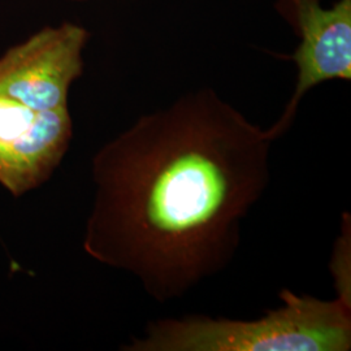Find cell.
<instances>
[{
    "instance_id": "5",
    "label": "cell",
    "mask_w": 351,
    "mask_h": 351,
    "mask_svg": "<svg viewBox=\"0 0 351 351\" xmlns=\"http://www.w3.org/2000/svg\"><path fill=\"white\" fill-rule=\"evenodd\" d=\"M72 133L68 106L37 111L26 130L0 147V184L13 195L37 188L62 162Z\"/></svg>"
},
{
    "instance_id": "2",
    "label": "cell",
    "mask_w": 351,
    "mask_h": 351,
    "mask_svg": "<svg viewBox=\"0 0 351 351\" xmlns=\"http://www.w3.org/2000/svg\"><path fill=\"white\" fill-rule=\"evenodd\" d=\"M282 306L255 320L188 315L149 323L128 351H346L351 304L280 293Z\"/></svg>"
},
{
    "instance_id": "1",
    "label": "cell",
    "mask_w": 351,
    "mask_h": 351,
    "mask_svg": "<svg viewBox=\"0 0 351 351\" xmlns=\"http://www.w3.org/2000/svg\"><path fill=\"white\" fill-rule=\"evenodd\" d=\"M274 142L211 88L139 117L93 160L85 250L156 302L182 297L232 262Z\"/></svg>"
},
{
    "instance_id": "6",
    "label": "cell",
    "mask_w": 351,
    "mask_h": 351,
    "mask_svg": "<svg viewBox=\"0 0 351 351\" xmlns=\"http://www.w3.org/2000/svg\"><path fill=\"white\" fill-rule=\"evenodd\" d=\"M300 1H302V0H289V3L291 4V7H294V5H295V4H298Z\"/></svg>"
},
{
    "instance_id": "3",
    "label": "cell",
    "mask_w": 351,
    "mask_h": 351,
    "mask_svg": "<svg viewBox=\"0 0 351 351\" xmlns=\"http://www.w3.org/2000/svg\"><path fill=\"white\" fill-rule=\"evenodd\" d=\"M88 32L64 23L45 27L0 56V95L34 111L66 106L71 85L82 73Z\"/></svg>"
},
{
    "instance_id": "4",
    "label": "cell",
    "mask_w": 351,
    "mask_h": 351,
    "mask_svg": "<svg viewBox=\"0 0 351 351\" xmlns=\"http://www.w3.org/2000/svg\"><path fill=\"white\" fill-rule=\"evenodd\" d=\"M301 45L293 53L298 68L294 93L280 119L267 129L274 141L293 124L303 97L330 80L351 78V0L324 10L319 0H302L294 7Z\"/></svg>"
}]
</instances>
